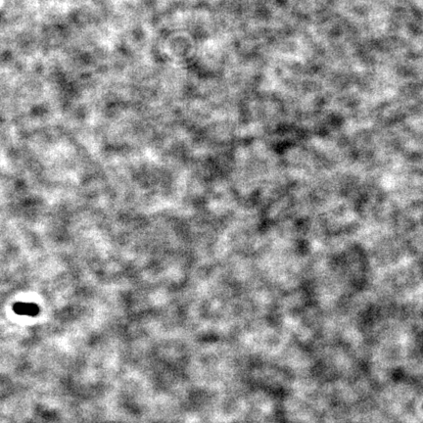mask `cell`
I'll return each mask as SVG.
<instances>
[{"instance_id": "cell-1", "label": "cell", "mask_w": 423, "mask_h": 423, "mask_svg": "<svg viewBox=\"0 0 423 423\" xmlns=\"http://www.w3.org/2000/svg\"><path fill=\"white\" fill-rule=\"evenodd\" d=\"M14 312L21 316L35 317L40 313V308L32 303H17L13 307Z\"/></svg>"}]
</instances>
